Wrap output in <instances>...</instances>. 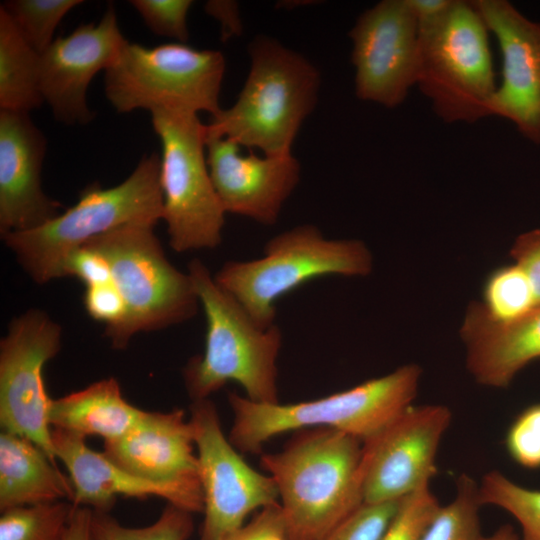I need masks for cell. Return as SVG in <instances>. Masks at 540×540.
Wrapping results in <instances>:
<instances>
[{
	"mask_svg": "<svg viewBox=\"0 0 540 540\" xmlns=\"http://www.w3.org/2000/svg\"><path fill=\"white\" fill-rule=\"evenodd\" d=\"M373 268L368 247L357 239H327L311 224L299 225L272 237L263 256L227 261L214 275L262 328L275 324V302L315 278L341 275L364 277Z\"/></svg>",
	"mask_w": 540,
	"mask_h": 540,
	"instance_id": "6",
	"label": "cell"
},
{
	"mask_svg": "<svg viewBox=\"0 0 540 540\" xmlns=\"http://www.w3.org/2000/svg\"><path fill=\"white\" fill-rule=\"evenodd\" d=\"M510 255L528 278L536 306H540V229L520 235Z\"/></svg>",
	"mask_w": 540,
	"mask_h": 540,
	"instance_id": "37",
	"label": "cell"
},
{
	"mask_svg": "<svg viewBox=\"0 0 540 540\" xmlns=\"http://www.w3.org/2000/svg\"><path fill=\"white\" fill-rule=\"evenodd\" d=\"M419 23L433 19L442 14L452 0H407Z\"/></svg>",
	"mask_w": 540,
	"mask_h": 540,
	"instance_id": "40",
	"label": "cell"
},
{
	"mask_svg": "<svg viewBox=\"0 0 540 540\" xmlns=\"http://www.w3.org/2000/svg\"><path fill=\"white\" fill-rule=\"evenodd\" d=\"M191 514L167 504L152 524L127 527L109 512L92 510L91 532L93 540H187L194 529Z\"/></svg>",
	"mask_w": 540,
	"mask_h": 540,
	"instance_id": "28",
	"label": "cell"
},
{
	"mask_svg": "<svg viewBox=\"0 0 540 540\" xmlns=\"http://www.w3.org/2000/svg\"><path fill=\"white\" fill-rule=\"evenodd\" d=\"M85 438L52 429L56 459L68 471L75 506L109 512L119 496L138 499L154 496L190 513L203 512L200 481L162 483L137 476L115 464L104 453L92 450Z\"/></svg>",
	"mask_w": 540,
	"mask_h": 540,
	"instance_id": "18",
	"label": "cell"
},
{
	"mask_svg": "<svg viewBox=\"0 0 540 540\" xmlns=\"http://www.w3.org/2000/svg\"><path fill=\"white\" fill-rule=\"evenodd\" d=\"M479 540H521V537L511 525L504 524L488 536L481 535Z\"/></svg>",
	"mask_w": 540,
	"mask_h": 540,
	"instance_id": "41",
	"label": "cell"
},
{
	"mask_svg": "<svg viewBox=\"0 0 540 540\" xmlns=\"http://www.w3.org/2000/svg\"><path fill=\"white\" fill-rule=\"evenodd\" d=\"M401 499L363 503L324 540H379L395 515Z\"/></svg>",
	"mask_w": 540,
	"mask_h": 540,
	"instance_id": "34",
	"label": "cell"
},
{
	"mask_svg": "<svg viewBox=\"0 0 540 540\" xmlns=\"http://www.w3.org/2000/svg\"><path fill=\"white\" fill-rule=\"evenodd\" d=\"M480 303L499 323L516 320L536 306L528 278L516 264L500 267L488 276Z\"/></svg>",
	"mask_w": 540,
	"mask_h": 540,
	"instance_id": "29",
	"label": "cell"
},
{
	"mask_svg": "<svg viewBox=\"0 0 540 540\" xmlns=\"http://www.w3.org/2000/svg\"><path fill=\"white\" fill-rule=\"evenodd\" d=\"M190 423L204 497L200 540H224L256 509L277 504L276 483L252 469L225 437L214 404L193 401Z\"/></svg>",
	"mask_w": 540,
	"mask_h": 540,
	"instance_id": "12",
	"label": "cell"
},
{
	"mask_svg": "<svg viewBox=\"0 0 540 540\" xmlns=\"http://www.w3.org/2000/svg\"><path fill=\"white\" fill-rule=\"evenodd\" d=\"M159 171L160 157L145 155L120 184H92L73 206L47 223L1 237L36 283L63 278L69 256L90 239L124 225L155 226L162 219Z\"/></svg>",
	"mask_w": 540,
	"mask_h": 540,
	"instance_id": "3",
	"label": "cell"
},
{
	"mask_svg": "<svg viewBox=\"0 0 540 540\" xmlns=\"http://www.w3.org/2000/svg\"><path fill=\"white\" fill-rule=\"evenodd\" d=\"M73 508L56 501L1 512L0 540H66Z\"/></svg>",
	"mask_w": 540,
	"mask_h": 540,
	"instance_id": "26",
	"label": "cell"
},
{
	"mask_svg": "<svg viewBox=\"0 0 540 540\" xmlns=\"http://www.w3.org/2000/svg\"><path fill=\"white\" fill-rule=\"evenodd\" d=\"M474 6L501 53V82L490 116L511 121L528 140L540 143V22L506 0H476Z\"/></svg>",
	"mask_w": 540,
	"mask_h": 540,
	"instance_id": "16",
	"label": "cell"
},
{
	"mask_svg": "<svg viewBox=\"0 0 540 540\" xmlns=\"http://www.w3.org/2000/svg\"><path fill=\"white\" fill-rule=\"evenodd\" d=\"M144 413L126 401L118 381L111 377L52 399L48 418L52 429L112 441L128 433Z\"/></svg>",
	"mask_w": 540,
	"mask_h": 540,
	"instance_id": "23",
	"label": "cell"
},
{
	"mask_svg": "<svg viewBox=\"0 0 540 540\" xmlns=\"http://www.w3.org/2000/svg\"><path fill=\"white\" fill-rule=\"evenodd\" d=\"M190 421L184 411H145L124 436L104 442L103 453L123 469L162 483L200 481Z\"/></svg>",
	"mask_w": 540,
	"mask_h": 540,
	"instance_id": "20",
	"label": "cell"
},
{
	"mask_svg": "<svg viewBox=\"0 0 540 540\" xmlns=\"http://www.w3.org/2000/svg\"><path fill=\"white\" fill-rule=\"evenodd\" d=\"M250 69L235 103L211 116L206 140L227 138L266 156L291 153L320 89L318 69L277 40L259 35L249 44Z\"/></svg>",
	"mask_w": 540,
	"mask_h": 540,
	"instance_id": "2",
	"label": "cell"
},
{
	"mask_svg": "<svg viewBox=\"0 0 540 540\" xmlns=\"http://www.w3.org/2000/svg\"><path fill=\"white\" fill-rule=\"evenodd\" d=\"M84 307L91 318L104 322L105 330L116 327L125 315V304L114 283L85 288Z\"/></svg>",
	"mask_w": 540,
	"mask_h": 540,
	"instance_id": "35",
	"label": "cell"
},
{
	"mask_svg": "<svg viewBox=\"0 0 540 540\" xmlns=\"http://www.w3.org/2000/svg\"><path fill=\"white\" fill-rule=\"evenodd\" d=\"M82 0H9L2 7L24 39L42 54L54 41L63 17Z\"/></svg>",
	"mask_w": 540,
	"mask_h": 540,
	"instance_id": "30",
	"label": "cell"
},
{
	"mask_svg": "<svg viewBox=\"0 0 540 540\" xmlns=\"http://www.w3.org/2000/svg\"><path fill=\"white\" fill-rule=\"evenodd\" d=\"M466 367L475 381L507 387L516 374L540 358V306L511 322L492 320L480 302H472L460 329Z\"/></svg>",
	"mask_w": 540,
	"mask_h": 540,
	"instance_id": "21",
	"label": "cell"
},
{
	"mask_svg": "<svg viewBox=\"0 0 540 540\" xmlns=\"http://www.w3.org/2000/svg\"><path fill=\"white\" fill-rule=\"evenodd\" d=\"M69 477L33 441L8 431L0 434V510L73 501Z\"/></svg>",
	"mask_w": 540,
	"mask_h": 540,
	"instance_id": "22",
	"label": "cell"
},
{
	"mask_svg": "<svg viewBox=\"0 0 540 540\" xmlns=\"http://www.w3.org/2000/svg\"><path fill=\"white\" fill-rule=\"evenodd\" d=\"M206 156L217 196L226 213L275 224L300 181L301 168L292 155L258 156L227 138L206 140Z\"/></svg>",
	"mask_w": 540,
	"mask_h": 540,
	"instance_id": "17",
	"label": "cell"
},
{
	"mask_svg": "<svg viewBox=\"0 0 540 540\" xmlns=\"http://www.w3.org/2000/svg\"><path fill=\"white\" fill-rule=\"evenodd\" d=\"M430 484L403 497L379 540H422L441 508Z\"/></svg>",
	"mask_w": 540,
	"mask_h": 540,
	"instance_id": "31",
	"label": "cell"
},
{
	"mask_svg": "<svg viewBox=\"0 0 540 540\" xmlns=\"http://www.w3.org/2000/svg\"><path fill=\"white\" fill-rule=\"evenodd\" d=\"M444 405L410 406L375 437L363 443V503L399 500L437 474L436 457L450 426Z\"/></svg>",
	"mask_w": 540,
	"mask_h": 540,
	"instance_id": "13",
	"label": "cell"
},
{
	"mask_svg": "<svg viewBox=\"0 0 540 540\" xmlns=\"http://www.w3.org/2000/svg\"><path fill=\"white\" fill-rule=\"evenodd\" d=\"M40 57L0 7V109L29 113L41 106Z\"/></svg>",
	"mask_w": 540,
	"mask_h": 540,
	"instance_id": "24",
	"label": "cell"
},
{
	"mask_svg": "<svg viewBox=\"0 0 540 540\" xmlns=\"http://www.w3.org/2000/svg\"><path fill=\"white\" fill-rule=\"evenodd\" d=\"M91 518L92 510L90 508L74 505L67 528L66 540H93Z\"/></svg>",
	"mask_w": 540,
	"mask_h": 540,
	"instance_id": "39",
	"label": "cell"
},
{
	"mask_svg": "<svg viewBox=\"0 0 540 540\" xmlns=\"http://www.w3.org/2000/svg\"><path fill=\"white\" fill-rule=\"evenodd\" d=\"M421 373L417 364H406L350 389L294 404L258 403L229 393L234 414L229 441L242 452L258 453L274 436L317 426L344 432L364 443L413 405Z\"/></svg>",
	"mask_w": 540,
	"mask_h": 540,
	"instance_id": "4",
	"label": "cell"
},
{
	"mask_svg": "<svg viewBox=\"0 0 540 540\" xmlns=\"http://www.w3.org/2000/svg\"><path fill=\"white\" fill-rule=\"evenodd\" d=\"M187 273L207 323L204 354L192 358L184 369L186 388L193 401L207 399L233 381L251 401L279 403V326H258L239 302L218 285L200 259L190 261Z\"/></svg>",
	"mask_w": 540,
	"mask_h": 540,
	"instance_id": "5",
	"label": "cell"
},
{
	"mask_svg": "<svg viewBox=\"0 0 540 540\" xmlns=\"http://www.w3.org/2000/svg\"><path fill=\"white\" fill-rule=\"evenodd\" d=\"M151 118L162 147L159 181L169 244L179 253L216 248L226 212L207 164L206 124L186 110H158Z\"/></svg>",
	"mask_w": 540,
	"mask_h": 540,
	"instance_id": "9",
	"label": "cell"
},
{
	"mask_svg": "<svg viewBox=\"0 0 540 540\" xmlns=\"http://www.w3.org/2000/svg\"><path fill=\"white\" fill-rule=\"evenodd\" d=\"M64 277H76L85 287L113 282L108 262L99 253L85 246L69 256L64 266Z\"/></svg>",
	"mask_w": 540,
	"mask_h": 540,
	"instance_id": "36",
	"label": "cell"
},
{
	"mask_svg": "<svg viewBox=\"0 0 540 540\" xmlns=\"http://www.w3.org/2000/svg\"><path fill=\"white\" fill-rule=\"evenodd\" d=\"M130 4L154 34L175 39L179 43L188 41L187 15L193 1L132 0Z\"/></svg>",
	"mask_w": 540,
	"mask_h": 540,
	"instance_id": "33",
	"label": "cell"
},
{
	"mask_svg": "<svg viewBox=\"0 0 540 540\" xmlns=\"http://www.w3.org/2000/svg\"><path fill=\"white\" fill-rule=\"evenodd\" d=\"M363 442L319 428L261 464L276 483L289 540H324L363 504Z\"/></svg>",
	"mask_w": 540,
	"mask_h": 540,
	"instance_id": "1",
	"label": "cell"
},
{
	"mask_svg": "<svg viewBox=\"0 0 540 540\" xmlns=\"http://www.w3.org/2000/svg\"><path fill=\"white\" fill-rule=\"evenodd\" d=\"M46 139L29 113L0 109V233L37 228L62 205L42 189Z\"/></svg>",
	"mask_w": 540,
	"mask_h": 540,
	"instance_id": "19",
	"label": "cell"
},
{
	"mask_svg": "<svg viewBox=\"0 0 540 540\" xmlns=\"http://www.w3.org/2000/svg\"><path fill=\"white\" fill-rule=\"evenodd\" d=\"M204 8L206 13L219 21L221 25V36L224 41L241 34L242 23L236 2L213 0L208 1Z\"/></svg>",
	"mask_w": 540,
	"mask_h": 540,
	"instance_id": "38",
	"label": "cell"
},
{
	"mask_svg": "<svg viewBox=\"0 0 540 540\" xmlns=\"http://www.w3.org/2000/svg\"><path fill=\"white\" fill-rule=\"evenodd\" d=\"M416 85L444 122L490 116L497 89L489 33L473 1L452 0L421 22Z\"/></svg>",
	"mask_w": 540,
	"mask_h": 540,
	"instance_id": "7",
	"label": "cell"
},
{
	"mask_svg": "<svg viewBox=\"0 0 540 540\" xmlns=\"http://www.w3.org/2000/svg\"><path fill=\"white\" fill-rule=\"evenodd\" d=\"M478 485L482 506L513 516L521 527V540H540V490L523 487L498 470L485 473Z\"/></svg>",
	"mask_w": 540,
	"mask_h": 540,
	"instance_id": "25",
	"label": "cell"
},
{
	"mask_svg": "<svg viewBox=\"0 0 540 540\" xmlns=\"http://www.w3.org/2000/svg\"><path fill=\"white\" fill-rule=\"evenodd\" d=\"M62 328L40 309L12 319L0 342V425L38 445L54 462L45 364L60 351Z\"/></svg>",
	"mask_w": 540,
	"mask_h": 540,
	"instance_id": "11",
	"label": "cell"
},
{
	"mask_svg": "<svg viewBox=\"0 0 540 540\" xmlns=\"http://www.w3.org/2000/svg\"><path fill=\"white\" fill-rule=\"evenodd\" d=\"M127 42L110 4L97 24H82L55 38L41 54V94L59 122L83 125L93 119L87 105L88 86L98 72L116 62Z\"/></svg>",
	"mask_w": 540,
	"mask_h": 540,
	"instance_id": "15",
	"label": "cell"
},
{
	"mask_svg": "<svg viewBox=\"0 0 540 540\" xmlns=\"http://www.w3.org/2000/svg\"><path fill=\"white\" fill-rule=\"evenodd\" d=\"M504 446L518 465L540 468V403L527 406L514 418L506 431Z\"/></svg>",
	"mask_w": 540,
	"mask_h": 540,
	"instance_id": "32",
	"label": "cell"
},
{
	"mask_svg": "<svg viewBox=\"0 0 540 540\" xmlns=\"http://www.w3.org/2000/svg\"><path fill=\"white\" fill-rule=\"evenodd\" d=\"M224 71L220 51L198 50L179 42L152 48L127 42L105 71V94L120 113L186 110L214 116L221 109Z\"/></svg>",
	"mask_w": 540,
	"mask_h": 540,
	"instance_id": "10",
	"label": "cell"
},
{
	"mask_svg": "<svg viewBox=\"0 0 540 540\" xmlns=\"http://www.w3.org/2000/svg\"><path fill=\"white\" fill-rule=\"evenodd\" d=\"M419 21L407 0H383L364 11L349 32L355 93L387 108L416 85Z\"/></svg>",
	"mask_w": 540,
	"mask_h": 540,
	"instance_id": "14",
	"label": "cell"
},
{
	"mask_svg": "<svg viewBox=\"0 0 540 540\" xmlns=\"http://www.w3.org/2000/svg\"><path fill=\"white\" fill-rule=\"evenodd\" d=\"M153 228L124 225L83 245L108 262L125 304L122 321L105 330L115 349H124L140 331L183 323L201 306L189 274L169 262Z\"/></svg>",
	"mask_w": 540,
	"mask_h": 540,
	"instance_id": "8",
	"label": "cell"
},
{
	"mask_svg": "<svg viewBox=\"0 0 540 540\" xmlns=\"http://www.w3.org/2000/svg\"><path fill=\"white\" fill-rule=\"evenodd\" d=\"M479 485L467 473L456 480L454 498L441 506L422 540H479Z\"/></svg>",
	"mask_w": 540,
	"mask_h": 540,
	"instance_id": "27",
	"label": "cell"
}]
</instances>
